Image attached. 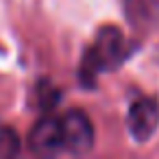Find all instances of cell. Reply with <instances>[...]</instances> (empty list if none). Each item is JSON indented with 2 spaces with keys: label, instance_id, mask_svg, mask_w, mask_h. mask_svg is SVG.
<instances>
[{
  "label": "cell",
  "instance_id": "cell-6",
  "mask_svg": "<svg viewBox=\"0 0 159 159\" xmlns=\"http://www.w3.org/2000/svg\"><path fill=\"white\" fill-rule=\"evenodd\" d=\"M20 152V139L18 133L9 126L0 129V157H13Z\"/></svg>",
  "mask_w": 159,
  "mask_h": 159
},
{
  "label": "cell",
  "instance_id": "cell-7",
  "mask_svg": "<svg viewBox=\"0 0 159 159\" xmlns=\"http://www.w3.org/2000/svg\"><path fill=\"white\" fill-rule=\"evenodd\" d=\"M59 100V89L52 87L50 83L39 85V107L42 109H52V105Z\"/></svg>",
  "mask_w": 159,
  "mask_h": 159
},
{
  "label": "cell",
  "instance_id": "cell-2",
  "mask_svg": "<svg viewBox=\"0 0 159 159\" xmlns=\"http://www.w3.org/2000/svg\"><path fill=\"white\" fill-rule=\"evenodd\" d=\"M63 124V148L68 155H85L94 146V124L81 109H70L61 116Z\"/></svg>",
  "mask_w": 159,
  "mask_h": 159
},
{
  "label": "cell",
  "instance_id": "cell-3",
  "mask_svg": "<svg viewBox=\"0 0 159 159\" xmlns=\"http://www.w3.org/2000/svg\"><path fill=\"white\" fill-rule=\"evenodd\" d=\"M126 126L135 142H148L159 129V100L152 96H139L133 100L126 113Z\"/></svg>",
  "mask_w": 159,
  "mask_h": 159
},
{
  "label": "cell",
  "instance_id": "cell-1",
  "mask_svg": "<svg viewBox=\"0 0 159 159\" xmlns=\"http://www.w3.org/2000/svg\"><path fill=\"white\" fill-rule=\"evenodd\" d=\"M126 57H129V46H126L122 31L111 24L102 26L81 59V68H79L81 83L87 87H94L98 74L120 68Z\"/></svg>",
  "mask_w": 159,
  "mask_h": 159
},
{
  "label": "cell",
  "instance_id": "cell-5",
  "mask_svg": "<svg viewBox=\"0 0 159 159\" xmlns=\"http://www.w3.org/2000/svg\"><path fill=\"white\" fill-rule=\"evenodd\" d=\"M129 22L139 31L159 26V0H124Z\"/></svg>",
  "mask_w": 159,
  "mask_h": 159
},
{
  "label": "cell",
  "instance_id": "cell-4",
  "mask_svg": "<svg viewBox=\"0 0 159 159\" xmlns=\"http://www.w3.org/2000/svg\"><path fill=\"white\" fill-rule=\"evenodd\" d=\"M29 148L35 155L42 157H52V155H63V124L61 116H44L31 131L29 135Z\"/></svg>",
  "mask_w": 159,
  "mask_h": 159
}]
</instances>
